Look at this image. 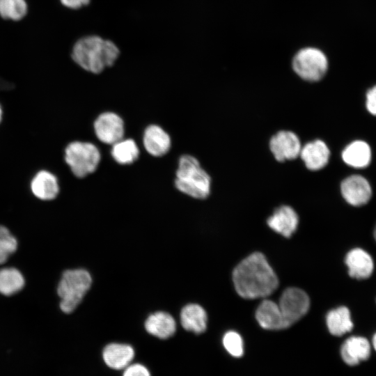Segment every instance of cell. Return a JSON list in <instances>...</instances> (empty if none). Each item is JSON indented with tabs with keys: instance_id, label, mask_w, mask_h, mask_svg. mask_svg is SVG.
<instances>
[{
	"instance_id": "obj_25",
	"label": "cell",
	"mask_w": 376,
	"mask_h": 376,
	"mask_svg": "<svg viewBox=\"0 0 376 376\" xmlns=\"http://www.w3.org/2000/svg\"><path fill=\"white\" fill-rule=\"evenodd\" d=\"M26 13V0H0V15L6 19L19 20Z\"/></svg>"
},
{
	"instance_id": "obj_28",
	"label": "cell",
	"mask_w": 376,
	"mask_h": 376,
	"mask_svg": "<svg viewBox=\"0 0 376 376\" xmlns=\"http://www.w3.org/2000/svg\"><path fill=\"white\" fill-rule=\"evenodd\" d=\"M123 376H150L149 370L139 363L130 364L124 369Z\"/></svg>"
},
{
	"instance_id": "obj_31",
	"label": "cell",
	"mask_w": 376,
	"mask_h": 376,
	"mask_svg": "<svg viewBox=\"0 0 376 376\" xmlns=\"http://www.w3.org/2000/svg\"><path fill=\"white\" fill-rule=\"evenodd\" d=\"M373 345L375 350L376 351V333L374 334L373 337Z\"/></svg>"
},
{
	"instance_id": "obj_29",
	"label": "cell",
	"mask_w": 376,
	"mask_h": 376,
	"mask_svg": "<svg viewBox=\"0 0 376 376\" xmlns=\"http://www.w3.org/2000/svg\"><path fill=\"white\" fill-rule=\"evenodd\" d=\"M366 107L370 113L376 116V86L370 88L367 93Z\"/></svg>"
},
{
	"instance_id": "obj_15",
	"label": "cell",
	"mask_w": 376,
	"mask_h": 376,
	"mask_svg": "<svg viewBox=\"0 0 376 376\" xmlns=\"http://www.w3.org/2000/svg\"><path fill=\"white\" fill-rule=\"evenodd\" d=\"M256 318L265 329L279 330L289 327L278 304L269 299L263 300L256 311Z\"/></svg>"
},
{
	"instance_id": "obj_12",
	"label": "cell",
	"mask_w": 376,
	"mask_h": 376,
	"mask_svg": "<svg viewBox=\"0 0 376 376\" xmlns=\"http://www.w3.org/2000/svg\"><path fill=\"white\" fill-rule=\"evenodd\" d=\"M299 156L308 169L318 171L327 164L330 151L323 141L315 139L301 147Z\"/></svg>"
},
{
	"instance_id": "obj_11",
	"label": "cell",
	"mask_w": 376,
	"mask_h": 376,
	"mask_svg": "<svg viewBox=\"0 0 376 376\" xmlns=\"http://www.w3.org/2000/svg\"><path fill=\"white\" fill-rule=\"evenodd\" d=\"M341 193L345 200L354 206L366 204L372 196L368 182L362 176L354 175L345 178L341 183Z\"/></svg>"
},
{
	"instance_id": "obj_18",
	"label": "cell",
	"mask_w": 376,
	"mask_h": 376,
	"mask_svg": "<svg viewBox=\"0 0 376 376\" xmlns=\"http://www.w3.org/2000/svg\"><path fill=\"white\" fill-rule=\"evenodd\" d=\"M145 329L148 333L155 337L166 339L175 334L176 322L171 314L164 311H157L147 318Z\"/></svg>"
},
{
	"instance_id": "obj_7",
	"label": "cell",
	"mask_w": 376,
	"mask_h": 376,
	"mask_svg": "<svg viewBox=\"0 0 376 376\" xmlns=\"http://www.w3.org/2000/svg\"><path fill=\"white\" fill-rule=\"evenodd\" d=\"M288 327L301 318L308 311L310 299L308 295L297 288L285 289L278 304Z\"/></svg>"
},
{
	"instance_id": "obj_22",
	"label": "cell",
	"mask_w": 376,
	"mask_h": 376,
	"mask_svg": "<svg viewBox=\"0 0 376 376\" xmlns=\"http://www.w3.org/2000/svg\"><path fill=\"white\" fill-rule=\"evenodd\" d=\"M326 323L329 332L337 336L350 332L353 328L350 312L345 306H340L329 311Z\"/></svg>"
},
{
	"instance_id": "obj_24",
	"label": "cell",
	"mask_w": 376,
	"mask_h": 376,
	"mask_svg": "<svg viewBox=\"0 0 376 376\" xmlns=\"http://www.w3.org/2000/svg\"><path fill=\"white\" fill-rule=\"evenodd\" d=\"M24 285L21 272L13 267L0 269V293L10 296L19 292Z\"/></svg>"
},
{
	"instance_id": "obj_23",
	"label": "cell",
	"mask_w": 376,
	"mask_h": 376,
	"mask_svg": "<svg viewBox=\"0 0 376 376\" xmlns=\"http://www.w3.org/2000/svg\"><path fill=\"white\" fill-rule=\"evenodd\" d=\"M112 146L111 156L121 165L131 164L139 157V147L132 139H121Z\"/></svg>"
},
{
	"instance_id": "obj_1",
	"label": "cell",
	"mask_w": 376,
	"mask_h": 376,
	"mask_svg": "<svg viewBox=\"0 0 376 376\" xmlns=\"http://www.w3.org/2000/svg\"><path fill=\"white\" fill-rule=\"evenodd\" d=\"M233 281L237 294L244 299L266 297L279 285L276 274L259 252L249 255L235 267Z\"/></svg>"
},
{
	"instance_id": "obj_17",
	"label": "cell",
	"mask_w": 376,
	"mask_h": 376,
	"mask_svg": "<svg viewBox=\"0 0 376 376\" xmlns=\"http://www.w3.org/2000/svg\"><path fill=\"white\" fill-rule=\"evenodd\" d=\"M298 221L296 212L290 206L283 205L269 217L267 224L275 232L285 237H290L296 230Z\"/></svg>"
},
{
	"instance_id": "obj_8",
	"label": "cell",
	"mask_w": 376,
	"mask_h": 376,
	"mask_svg": "<svg viewBox=\"0 0 376 376\" xmlns=\"http://www.w3.org/2000/svg\"><path fill=\"white\" fill-rule=\"evenodd\" d=\"M95 134L102 143L113 145L123 139L124 122L117 113L107 111L100 114L93 123Z\"/></svg>"
},
{
	"instance_id": "obj_32",
	"label": "cell",
	"mask_w": 376,
	"mask_h": 376,
	"mask_svg": "<svg viewBox=\"0 0 376 376\" xmlns=\"http://www.w3.org/2000/svg\"><path fill=\"white\" fill-rule=\"evenodd\" d=\"M2 115H3V111H2L1 106L0 104V122L1 121V119H2Z\"/></svg>"
},
{
	"instance_id": "obj_16",
	"label": "cell",
	"mask_w": 376,
	"mask_h": 376,
	"mask_svg": "<svg viewBox=\"0 0 376 376\" xmlns=\"http://www.w3.org/2000/svg\"><path fill=\"white\" fill-rule=\"evenodd\" d=\"M370 351V343L366 338L351 336L342 345L340 354L344 362L352 366L367 360Z\"/></svg>"
},
{
	"instance_id": "obj_2",
	"label": "cell",
	"mask_w": 376,
	"mask_h": 376,
	"mask_svg": "<svg viewBox=\"0 0 376 376\" xmlns=\"http://www.w3.org/2000/svg\"><path fill=\"white\" fill-rule=\"evenodd\" d=\"M119 49L110 40L98 36H88L75 45L72 58L81 68L94 74L111 66L119 55Z\"/></svg>"
},
{
	"instance_id": "obj_6",
	"label": "cell",
	"mask_w": 376,
	"mask_h": 376,
	"mask_svg": "<svg viewBox=\"0 0 376 376\" xmlns=\"http://www.w3.org/2000/svg\"><path fill=\"white\" fill-rule=\"evenodd\" d=\"M294 71L303 79L317 81L326 74L328 61L318 49L306 47L299 50L292 60Z\"/></svg>"
},
{
	"instance_id": "obj_30",
	"label": "cell",
	"mask_w": 376,
	"mask_h": 376,
	"mask_svg": "<svg viewBox=\"0 0 376 376\" xmlns=\"http://www.w3.org/2000/svg\"><path fill=\"white\" fill-rule=\"evenodd\" d=\"M90 0H61V2L66 7L78 8L89 3Z\"/></svg>"
},
{
	"instance_id": "obj_27",
	"label": "cell",
	"mask_w": 376,
	"mask_h": 376,
	"mask_svg": "<svg viewBox=\"0 0 376 376\" xmlns=\"http://www.w3.org/2000/svg\"><path fill=\"white\" fill-rule=\"evenodd\" d=\"M223 344L232 356L240 357L243 354V341L238 333L233 331L226 333L223 338Z\"/></svg>"
},
{
	"instance_id": "obj_19",
	"label": "cell",
	"mask_w": 376,
	"mask_h": 376,
	"mask_svg": "<svg viewBox=\"0 0 376 376\" xmlns=\"http://www.w3.org/2000/svg\"><path fill=\"white\" fill-rule=\"evenodd\" d=\"M102 357L109 367L116 370L125 369L132 361L134 351L130 345L113 343L104 347Z\"/></svg>"
},
{
	"instance_id": "obj_10",
	"label": "cell",
	"mask_w": 376,
	"mask_h": 376,
	"mask_svg": "<svg viewBox=\"0 0 376 376\" xmlns=\"http://www.w3.org/2000/svg\"><path fill=\"white\" fill-rule=\"evenodd\" d=\"M29 188L32 195L40 201L55 199L60 191V184L56 175L42 169L38 171L30 182Z\"/></svg>"
},
{
	"instance_id": "obj_3",
	"label": "cell",
	"mask_w": 376,
	"mask_h": 376,
	"mask_svg": "<svg viewBox=\"0 0 376 376\" xmlns=\"http://www.w3.org/2000/svg\"><path fill=\"white\" fill-rule=\"evenodd\" d=\"M174 183L178 191L194 198H205L210 192V176L189 155L180 157Z\"/></svg>"
},
{
	"instance_id": "obj_9",
	"label": "cell",
	"mask_w": 376,
	"mask_h": 376,
	"mask_svg": "<svg viewBox=\"0 0 376 376\" xmlns=\"http://www.w3.org/2000/svg\"><path fill=\"white\" fill-rule=\"evenodd\" d=\"M301 147L299 137L291 131H279L269 141L270 150L278 162L297 158Z\"/></svg>"
},
{
	"instance_id": "obj_14",
	"label": "cell",
	"mask_w": 376,
	"mask_h": 376,
	"mask_svg": "<svg viewBox=\"0 0 376 376\" xmlns=\"http://www.w3.org/2000/svg\"><path fill=\"white\" fill-rule=\"evenodd\" d=\"M345 264L348 267L349 275L357 279L369 278L374 269V263L371 256L360 248L353 249L347 253Z\"/></svg>"
},
{
	"instance_id": "obj_33",
	"label": "cell",
	"mask_w": 376,
	"mask_h": 376,
	"mask_svg": "<svg viewBox=\"0 0 376 376\" xmlns=\"http://www.w3.org/2000/svg\"><path fill=\"white\" fill-rule=\"evenodd\" d=\"M374 237H375V241H376V226H375V230H374Z\"/></svg>"
},
{
	"instance_id": "obj_4",
	"label": "cell",
	"mask_w": 376,
	"mask_h": 376,
	"mask_svg": "<svg viewBox=\"0 0 376 376\" xmlns=\"http://www.w3.org/2000/svg\"><path fill=\"white\" fill-rule=\"evenodd\" d=\"M91 285L92 277L87 270L75 269L65 271L57 288L62 311L70 313L75 311Z\"/></svg>"
},
{
	"instance_id": "obj_26",
	"label": "cell",
	"mask_w": 376,
	"mask_h": 376,
	"mask_svg": "<svg viewBox=\"0 0 376 376\" xmlns=\"http://www.w3.org/2000/svg\"><path fill=\"white\" fill-rule=\"evenodd\" d=\"M17 248L16 238L6 227L0 226V264L4 263Z\"/></svg>"
},
{
	"instance_id": "obj_13",
	"label": "cell",
	"mask_w": 376,
	"mask_h": 376,
	"mask_svg": "<svg viewBox=\"0 0 376 376\" xmlns=\"http://www.w3.org/2000/svg\"><path fill=\"white\" fill-rule=\"evenodd\" d=\"M143 144L153 157H162L170 150L171 140L169 134L157 125L148 126L143 133Z\"/></svg>"
},
{
	"instance_id": "obj_20",
	"label": "cell",
	"mask_w": 376,
	"mask_h": 376,
	"mask_svg": "<svg viewBox=\"0 0 376 376\" xmlns=\"http://www.w3.org/2000/svg\"><path fill=\"white\" fill-rule=\"evenodd\" d=\"M182 327L187 331L201 334L207 327V313L205 309L197 304L185 306L180 314Z\"/></svg>"
},
{
	"instance_id": "obj_21",
	"label": "cell",
	"mask_w": 376,
	"mask_h": 376,
	"mask_svg": "<svg viewBox=\"0 0 376 376\" xmlns=\"http://www.w3.org/2000/svg\"><path fill=\"white\" fill-rule=\"evenodd\" d=\"M345 163L354 168L367 166L371 158V151L368 143L356 141L349 144L342 152Z\"/></svg>"
},
{
	"instance_id": "obj_5",
	"label": "cell",
	"mask_w": 376,
	"mask_h": 376,
	"mask_svg": "<svg viewBox=\"0 0 376 376\" xmlns=\"http://www.w3.org/2000/svg\"><path fill=\"white\" fill-rule=\"evenodd\" d=\"M100 159L99 149L90 142L72 141L64 148V162L71 173L77 178H84L94 173Z\"/></svg>"
}]
</instances>
